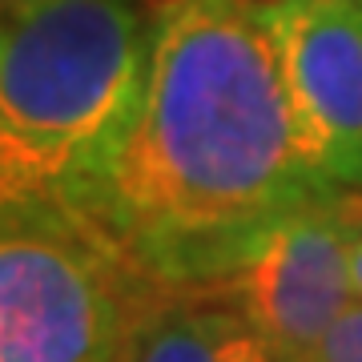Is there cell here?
<instances>
[{
	"mask_svg": "<svg viewBox=\"0 0 362 362\" xmlns=\"http://www.w3.org/2000/svg\"><path fill=\"white\" fill-rule=\"evenodd\" d=\"M149 97L101 230L157 290H209L274 221L338 194L306 157L258 0H161Z\"/></svg>",
	"mask_w": 362,
	"mask_h": 362,
	"instance_id": "cell-1",
	"label": "cell"
},
{
	"mask_svg": "<svg viewBox=\"0 0 362 362\" xmlns=\"http://www.w3.org/2000/svg\"><path fill=\"white\" fill-rule=\"evenodd\" d=\"M149 61L153 16L137 0H0V206L101 230Z\"/></svg>",
	"mask_w": 362,
	"mask_h": 362,
	"instance_id": "cell-2",
	"label": "cell"
},
{
	"mask_svg": "<svg viewBox=\"0 0 362 362\" xmlns=\"http://www.w3.org/2000/svg\"><path fill=\"white\" fill-rule=\"evenodd\" d=\"M161 294L97 226L0 206V362H129Z\"/></svg>",
	"mask_w": 362,
	"mask_h": 362,
	"instance_id": "cell-3",
	"label": "cell"
},
{
	"mask_svg": "<svg viewBox=\"0 0 362 362\" xmlns=\"http://www.w3.org/2000/svg\"><path fill=\"white\" fill-rule=\"evenodd\" d=\"M358 221L362 194L294 209L274 221L209 294L246 314L278 362H294L354 302L350 242Z\"/></svg>",
	"mask_w": 362,
	"mask_h": 362,
	"instance_id": "cell-4",
	"label": "cell"
},
{
	"mask_svg": "<svg viewBox=\"0 0 362 362\" xmlns=\"http://www.w3.org/2000/svg\"><path fill=\"white\" fill-rule=\"evenodd\" d=\"M298 141L338 189L362 194V0H258Z\"/></svg>",
	"mask_w": 362,
	"mask_h": 362,
	"instance_id": "cell-5",
	"label": "cell"
},
{
	"mask_svg": "<svg viewBox=\"0 0 362 362\" xmlns=\"http://www.w3.org/2000/svg\"><path fill=\"white\" fill-rule=\"evenodd\" d=\"M129 362H278L246 314L209 290H165L145 314Z\"/></svg>",
	"mask_w": 362,
	"mask_h": 362,
	"instance_id": "cell-6",
	"label": "cell"
},
{
	"mask_svg": "<svg viewBox=\"0 0 362 362\" xmlns=\"http://www.w3.org/2000/svg\"><path fill=\"white\" fill-rule=\"evenodd\" d=\"M294 362H362V298H354L322 330V338Z\"/></svg>",
	"mask_w": 362,
	"mask_h": 362,
	"instance_id": "cell-7",
	"label": "cell"
},
{
	"mask_svg": "<svg viewBox=\"0 0 362 362\" xmlns=\"http://www.w3.org/2000/svg\"><path fill=\"white\" fill-rule=\"evenodd\" d=\"M350 286H354V298H362V221L354 242H350Z\"/></svg>",
	"mask_w": 362,
	"mask_h": 362,
	"instance_id": "cell-8",
	"label": "cell"
}]
</instances>
